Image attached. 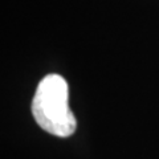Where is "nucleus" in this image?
<instances>
[{
  "mask_svg": "<svg viewBox=\"0 0 159 159\" xmlns=\"http://www.w3.org/2000/svg\"><path fill=\"white\" fill-rule=\"evenodd\" d=\"M32 114L37 125L52 135L66 138L76 131L77 121L69 107V88L64 77L48 74L40 81Z\"/></svg>",
  "mask_w": 159,
  "mask_h": 159,
  "instance_id": "1",
  "label": "nucleus"
}]
</instances>
